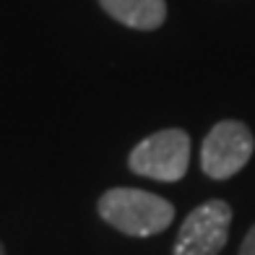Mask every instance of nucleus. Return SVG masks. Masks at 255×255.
<instances>
[{
	"instance_id": "obj_2",
	"label": "nucleus",
	"mask_w": 255,
	"mask_h": 255,
	"mask_svg": "<svg viewBox=\"0 0 255 255\" xmlns=\"http://www.w3.org/2000/svg\"><path fill=\"white\" fill-rule=\"evenodd\" d=\"M188 164H190V135L180 128H164V130L146 135L128 156L130 172L156 182L182 180L185 172H188Z\"/></svg>"
},
{
	"instance_id": "obj_1",
	"label": "nucleus",
	"mask_w": 255,
	"mask_h": 255,
	"mask_svg": "<svg viewBox=\"0 0 255 255\" xmlns=\"http://www.w3.org/2000/svg\"><path fill=\"white\" fill-rule=\"evenodd\" d=\"M97 214L104 224L128 237H154L175 222V206L138 188H110L99 195Z\"/></svg>"
},
{
	"instance_id": "obj_3",
	"label": "nucleus",
	"mask_w": 255,
	"mask_h": 255,
	"mask_svg": "<svg viewBox=\"0 0 255 255\" xmlns=\"http://www.w3.org/2000/svg\"><path fill=\"white\" fill-rule=\"evenodd\" d=\"M255 151L253 130L240 120L216 123L201 146V169L211 180H229L245 169Z\"/></svg>"
},
{
	"instance_id": "obj_4",
	"label": "nucleus",
	"mask_w": 255,
	"mask_h": 255,
	"mask_svg": "<svg viewBox=\"0 0 255 255\" xmlns=\"http://www.w3.org/2000/svg\"><path fill=\"white\" fill-rule=\"evenodd\" d=\"M232 227V206L222 198L195 206L182 219L172 255H219L227 248Z\"/></svg>"
},
{
	"instance_id": "obj_5",
	"label": "nucleus",
	"mask_w": 255,
	"mask_h": 255,
	"mask_svg": "<svg viewBox=\"0 0 255 255\" xmlns=\"http://www.w3.org/2000/svg\"><path fill=\"white\" fill-rule=\"evenodd\" d=\"M99 5L123 26L138 31H154L167 18L164 0H99Z\"/></svg>"
},
{
	"instance_id": "obj_6",
	"label": "nucleus",
	"mask_w": 255,
	"mask_h": 255,
	"mask_svg": "<svg viewBox=\"0 0 255 255\" xmlns=\"http://www.w3.org/2000/svg\"><path fill=\"white\" fill-rule=\"evenodd\" d=\"M237 255H255V224L250 227V232L245 235V240H242Z\"/></svg>"
},
{
	"instance_id": "obj_7",
	"label": "nucleus",
	"mask_w": 255,
	"mask_h": 255,
	"mask_svg": "<svg viewBox=\"0 0 255 255\" xmlns=\"http://www.w3.org/2000/svg\"><path fill=\"white\" fill-rule=\"evenodd\" d=\"M0 255H8V253H5V248H3V242H0Z\"/></svg>"
}]
</instances>
